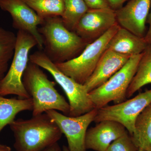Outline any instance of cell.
Instances as JSON below:
<instances>
[{"instance_id": "obj_1", "label": "cell", "mask_w": 151, "mask_h": 151, "mask_svg": "<svg viewBox=\"0 0 151 151\" xmlns=\"http://www.w3.org/2000/svg\"><path fill=\"white\" fill-rule=\"evenodd\" d=\"M38 28L43 40V51L53 63L66 62L80 54L87 41L68 29L60 17L44 19Z\"/></svg>"}, {"instance_id": "obj_2", "label": "cell", "mask_w": 151, "mask_h": 151, "mask_svg": "<svg viewBox=\"0 0 151 151\" xmlns=\"http://www.w3.org/2000/svg\"><path fill=\"white\" fill-rule=\"evenodd\" d=\"M9 126L16 151H42L58 142L63 134L45 113L27 120H15Z\"/></svg>"}, {"instance_id": "obj_3", "label": "cell", "mask_w": 151, "mask_h": 151, "mask_svg": "<svg viewBox=\"0 0 151 151\" xmlns=\"http://www.w3.org/2000/svg\"><path fill=\"white\" fill-rule=\"evenodd\" d=\"M40 68L29 60L22 77L25 89L32 100L33 116L50 110L68 116L69 103L55 89V82L50 81Z\"/></svg>"}, {"instance_id": "obj_4", "label": "cell", "mask_w": 151, "mask_h": 151, "mask_svg": "<svg viewBox=\"0 0 151 151\" xmlns=\"http://www.w3.org/2000/svg\"><path fill=\"white\" fill-rule=\"evenodd\" d=\"M29 60L48 71L61 86L70 106L68 116H81L95 108L84 84L78 83L61 72L43 51L34 52L30 55Z\"/></svg>"}, {"instance_id": "obj_5", "label": "cell", "mask_w": 151, "mask_h": 151, "mask_svg": "<svg viewBox=\"0 0 151 151\" xmlns=\"http://www.w3.org/2000/svg\"><path fill=\"white\" fill-rule=\"evenodd\" d=\"M12 60L4 77L0 81V95H17L21 98H30L22 83V77L27 67L31 50L37 42L31 35L18 30Z\"/></svg>"}, {"instance_id": "obj_6", "label": "cell", "mask_w": 151, "mask_h": 151, "mask_svg": "<svg viewBox=\"0 0 151 151\" xmlns=\"http://www.w3.org/2000/svg\"><path fill=\"white\" fill-rule=\"evenodd\" d=\"M120 26L117 24L93 42L87 44L78 56L73 59L55 63L61 72L78 83L84 84L89 78L97 63L107 49L109 41Z\"/></svg>"}, {"instance_id": "obj_7", "label": "cell", "mask_w": 151, "mask_h": 151, "mask_svg": "<svg viewBox=\"0 0 151 151\" xmlns=\"http://www.w3.org/2000/svg\"><path fill=\"white\" fill-rule=\"evenodd\" d=\"M142 54L131 57L126 64L108 81L89 92L95 108L100 109L111 102L116 104L126 100L127 90L137 72Z\"/></svg>"}, {"instance_id": "obj_8", "label": "cell", "mask_w": 151, "mask_h": 151, "mask_svg": "<svg viewBox=\"0 0 151 151\" xmlns=\"http://www.w3.org/2000/svg\"><path fill=\"white\" fill-rule=\"evenodd\" d=\"M151 103V89H150L139 93L129 100L98 109L94 122L98 123L109 120L118 122L132 135L136 119Z\"/></svg>"}, {"instance_id": "obj_9", "label": "cell", "mask_w": 151, "mask_h": 151, "mask_svg": "<svg viewBox=\"0 0 151 151\" xmlns=\"http://www.w3.org/2000/svg\"><path fill=\"white\" fill-rule=\"evenodd\" d=\"M98 109L76 117H70L55 110L45 113L56 124L67 139L68 148L71 151H86L85 140L88 128L97 115Z\"/></svg>"}, {"instance_id": "obj_10", "label": "cell", "mask_w": 151, "mask_h": 151, "mask_svg": "<svg viewBox=\"0 0 151 151\" xmlns=\"http://www.w3.org/2000/svg\"><path fill=\"white\" fill-rule=\"evenodd\" d=\"M0 8L10 14L13 27L31 35L40 50L43 49V39L38 27L42 24L44 19L39 16L23 0H0Z\"/></svg>"}, {"instance_id": "obj_11", "label": "cell", "mask_w": 151, "mask_h": 151, "mask_svg": "<svg viewBox=\"0 0 151 151\" xmlns=\"http://www.w3.org/2000/svg\"><path fill=\"white\" fill-rule=\"evenodd\" d=\"M117 24L113 9H89L78 22L75 32L88 41L97 39Z\"/></svg>"}, {"instance_id": "obj_12", "label": "cell", "mask_w": 151, "mask_h": 151, "mask_svg": "<svg viewBox=\"0 0 151 151\" xmlns=\"http://www.w3.org/2000/svg\"><path fill=\"white\" fill-rule=\"evenodd\" d=\"M151 0H129L116 11L117 23L138 37H145Z\"/></svg>"}, {"instance_id": "obj_13", "label": "cell", "mask_w": 151, "mask_h": 151, "mask_svg": "<svg viewBox=\"0 0 151 151\" xmlns=\"http://www.w3.org/2000/svg\"><path fill=\"white\" fill-rule=\"evenodd\" d=\"M127 132L125 127L118 122L109 120L102 121L87 130L85 147L86 150L106 151L112 142Z\"/></svg>"}, {"instance_id": "obj_14", "label": "cell", "mask_w": 151, "mask_h": 151, "mask_svg": "<svg viewBox=\"0 0 151 151\" xmlns=\"http://www.w3.org/2000/svg\"><path fill=\"white\" fill-rule=\"evenodd\" d=\"M131 57L107 49L94 72L84 84L88 92L101 86L126 64Z\"/></svg>"}, {"instance_id": "obj_15", "label": "cell", "mask_w": 151, "mask_h": 151, "mask_svg": "<svg viewBox=\"0 0 151 151\" xmlns=\"http://www.w3.org/2000/svg\"><path fill=\"white\" fill-rule=\"evenodd\" d=\"M149 45L141 37L120 27L109 41L107 49L130 57L144 52Z\"/></svg>"}, {"instance_id": "obj_16", "label": "cell", "mask_w": 151, "mask_h": 151, "mask_svg": "<svg viewBox=\"0 0 151 151\" xmlns=\"http://www.w3.org/2000/svg\"><path fill=\"white\" fill-rule=\"evenodd\" d=\"M131 136L138 150L151 151V103L137 117Z\"/></svg>"}, {"instance_id": "obj_17", "label": "cell", "mask_w": 151, "mask_h": 151, "mask_svg": "<svg viewBox=\"0 0 151 151\" xmlns=\"http://www.w3.org/2000/svg\"><path fill=\"white\" fill-rule=\"evenodd\" d=\"M31 98H7L0 95V133L4 127L10 125L20 112L32 111Z\"/></svg>"}, {"instance_id": "obj_18", "label": "cell", "mask_w": 151, "mask_h": 151, "mask_svg": "<svg viewBox=\"0 0 151 151\" xmlns=\"http://www.w3.org/2000/svg\"><path fill=\"white\" fill-rule=\"evenodd\" d=\"M151 84V45H149L143 52L137 72L127 93L129 98L143 86Z\"/></svg>"}, {"instance_id": "obj_19", "label": "cell", "mask_w": 151, "mask_h": 151, "mask_svg": "<svg viewBox=\"0 0 151 151\" xmlns=\"http://www.w3.org/2000/svg\"><path fill=\"white\" fill-rule=\"evenodd\" d=\"M16 38L14 32L0 27V81L8 70L14 55Z\"/></svg>"}, {"instance_id": "obj_20", "label": "cell", "mask_w": 151, "mask_h": 151, "mask_svg": "<svg viewBox=\"0 0 151 151\" xmlns=\"http://www.w3.org/2000/svg\"><path fill=\"white\" fill-rule=\"evenodd\" d=\"M64 11L61 18L68 29L75 32L76 26L89 10L83 0H63Z\"/></svg>"}, {"instance_id": "obj_21", "label": "cell", "mask_w": 151, "mask_h": 151, "mask_svg": "<svg viewBox=\"0 0 151 151\" xmlns=\"http://www.w3.org/2000/svg\"><path fill=\"white\" fill-rule=\"evenodd\" d=\"M43 19L62 16L64 11L63 0H23Z\"/></svg>"}, {"instance_id": "obj_22", "label": "cell", "mask_w": 151, "mask_h": 151, "mask_svg": "<svg viewBox=\"0 0 151 151\" xmlns=\"http://www.w3.org/2000/svg\"><path fill=\"white\" fill-rule=\"evenodd\" d=\"M139 150L132 141L128 132L113 141L106 151H138Z\"/></svg>"}, {"instance_id": "obj_23", "label": "cell", "mask_w": 151, "mask_h": 151, "mask_svg": "<svg viewBox=\"0 0 151 151\" xmlns=\"http://www.w3.org/2000/svg\"><path fill=\"white\" fill-rule=\"evenodd\" d=\"M89 9L111 8L107 0H83Z\"/></svg>"}, {"instance_id": "obj_24", "label": "cell", "mask_w": 151, "mask_h": 151, "mask_svg": "<svg viewBox=\"0 0 151 151\" xmlns=\"http://www.w3.org/2000/svg\"><path fill=\"white\" fill-rule=\"evenodd\" d=\"M127 1L129 0H107L111 8L115 11L122 7Z\"/></svg>"}, {"instance_id": "obj_25", "label": "cell", "mask_w": 151, "mask_h": 151, "mask_svg": "<svg viewBox=\"0 0 151 151\" xmlns=\"http://www.w3.org/2000/svg\"><path fill=\"white\" fill-rule=\"evenodd\" d=\"M147 21L149 24V28L144 38L148 44L151 45V6L150 11Z\"/></svg>"}, {"instance_id": "obj_26", "label": "cell", "mask_w": 151, "mask_h": 151, "mask_svg": "<svg viewBox=\"0 0 151 151\" xmlns=\"http://www.w3.org/2000/svg\"><path fill=\"white\" fill-rule=\"evenodd\" d=\"M42 151H62V150L58 143L57 142L46 148Z\"/></svg>"}, {"instance_id": "obj_27", "label": "cell", "mask_w": 151, "mask_h": 151, "mask_svg": "<svg viewBox=\"0 0 151 151\" xmlns=\"http://www.w3.org/2000/svg\"><path fill=\"white\" fill-rule=\"evenodd\" d=\"M0 151H12V150L9 146L0 144Z\"/></svg>"}, {"instance_id": "obj_28", "label": "cell", "mask_w": 151, "mask_h": 151, "mask_svg": "<svg viewBox=\"0 0 151 151\" xmlns=\"http://www.w3.org/2000/svg\"><path fill=\"white\" fill-rule=\"evenodd\" d=\"M62 150V151H70V150H69V148H68V147H66V146H63Z\"/></svg>"}, {"instance_id": "obj_29", "label": "cell", "mask_w": 151, "mask_h": 151, "mask_svg": "<svg viewBox=\"0 0 151 151\" xmlns=\"http://www.w3.org/2000/svg\"><path fill=\"white\" fill-rule=\"evenodd\" d=\"M138 151H145L142 150H138Z\"/></svg>"}]
</instances>
